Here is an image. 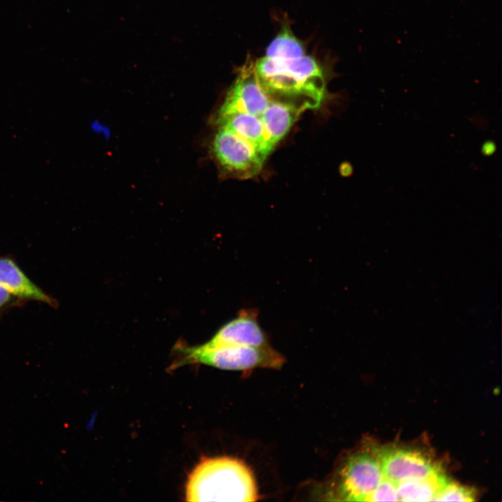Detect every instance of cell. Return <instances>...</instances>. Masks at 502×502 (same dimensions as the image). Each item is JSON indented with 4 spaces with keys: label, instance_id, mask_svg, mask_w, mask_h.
Returning <instances> with one entry per match:
<instances>
[{
    "label": "cell",
    "instance_id": "4fadbf2b",
    "mask_svg": "<svg viewBox=\"0 0 502 502\" xmlns=\"http://www.w3.org/2000/svg\"><path fill=\"white\" fill-rule=\"evenodd\" d=\"M305 55L301 41L289 27L284 26L271 41L266 49V55L277 58H297Z\"/></svg>",
    "mask_w": 502,
    "mask_h": 502
},
{
    "label": "cell",
    "instance_id": "7a4b0ae2",
    "mask_svg": "<svg viewBox=\"0 0 502 502\" xmlns=\"http://www.w3.org/2000/svg\"><path fill=\"white\" fill-rule=\"evenodd\" d=\"M258 497L250 469L241 459L227 456L202 457L185 485L187 501L251 502Z\"/></svg>",
    "mask_w": 502,
    "mask_h": 502
},
{
    "label": "cell",
    "instance_id": "8992f818",
    "mask_svg": "<svg viewBox=\"0 0 502 502\" xmlns=\"http://www.w3.org/2000/svg\"><path fill=\"white\" fill-rule=\"evenodd\" d=\"M383 476L395 483L425 478L441 472L432 459L420 450L399 446L377 448Z\"/></svg>",
    "mask_w": 502,
    "mask_h": 502
},
{
    "label": "cell",
    "instance_id": "8fae6325",
    "mask_svg": "<svg viewBox=\"0 0 502 502\" xmlns=\"http://www.w3.org/2000/svg\"><path fill=\"white\" fill-rule=\"evenodd\" d=\"M303 111L291 105L271 102L259 116L271 146H275L287 135Z\"/></svg>",
    "mask_w": 502,
    "mask_h": 502
},
{
    "label": "cell",
    "instance_id": "3957f363",
    "mask_svg": "<svg viewBox=\"0 0 502 502\" xmlns=\"http://www.w3.org/2000/svg\"><path fill=\"white\" fill-rule=\"evenodd\" d=\"M176 358L168 370L190 364H203L218 369L248 372L257 368L279 370L284 357L271 345L262 347L215 343L208 340L198 346L178 342L174 347Z\"/></svg>",
    "mask_w": 502,
    "mask_h": 502
},
{
    "label": "cell",
    "instance_id": "277c9868",
    "mask_svg": "<svg viewBox=\"0 0 502 502\" xmlns=\"http://www.w3.org/2000/svg\"><path fill=\"white\" fill-rule=\"evenodd\" d=\"M382 478L377 448L363 446L340 464L325 496L330 501H368Z\"/></svg>",
    "mask_w": 502,
    "mask_h": 502
},
{
    "label": "cell",
    "instance_id": "52a82bcc",
    "mask_svg": "<svg viewBox=\"0 0 502 502\" xmlns=\"http://www.w3.org/2000/svg\"><path fill=\"white\" fill-rule=\"evenodd\" d=\"M271 102L258 83L254 64L250 62L241 69L217 112L215 123L235 113L259 116Z\"/></svg>",
    "mask_w": 502,
    "mask_h": 502
},
{
    "label": "cell",
    "instance_id": "30bf717a",
    "mask_svg": "<svg viewBox=\"0 0 502 502\" xmlns=\"http://www.w3.org/2000/svg\"><path fill=\"white\" fill-rule=\"evenodd\" d=\"M254 146L266 158L273 151L263 123L259 116L235 113L216 123Z\"/></svg>",
    "mask_w": 502,
    "mask_h": 502
},
{
    "label": "cell",
    "instance_id": "2e32d148",
    "mask_svg": "<svg viewBox=\"0 0 502 502\" xmlns=\"http://www.w3.org/2000/svg\"><path fill=\"white\" fill-rule=\"evenodd\" d=\"M23 301L0 284V309L16 305Z\"/></svg>",
    "mask_w": 502,
    "mask_h": 502
},
{
    "label": "cell",
    "instance_id": "e0dca14e",
    "mask_svg": "<svg viewBox=\"0 0 502 502\" xmlns=\"http://www.w3.org/2000/svg\"><path fill=\"white\" fill-rule=\"evenodd\" d=\"M480 150L484 156H492L496 151V144L493 140H486L482 143Z\"/></svg>",
    "mask_w": 502,
    "mask_h": 502
},
{
    "label": "cell",
    "instance_id": "7c38bea8",
    "mask_svg": "<svg viewBox=\"0 0 502 502\" xmlns=\"http://www.w3.org/2000/svg\"><path fill=\"white\" fill-rule=\"evenodd\" d=\"M448 479L442 472L432 476L396 483L398 501H435Z\"/></svg>",
    "mask_w": 502,
    "mask_h": 502
},
{
    "label": "cell",
    "instance_id": "5b68a950",
    "mask_svg": "<svg viewBox=\"0 0 502 502\" xmlns=\"http://www.w3.org/2000/svg\"><path fill=\"white\" fill-rule=\"evenodd\" d=\"M212 150L222 169L239 178L256 176L266 159L248 142L222 127L214 136Z\"/></svg>",
    "mask_w": 502,
    "mask_h": 502
},
{
    "label": "cell",
    "instance_id": "6da1fadb",
    "mask_svg": "<svg viewBox=\"0 0 502 502\" xmlns=\"http://www.w3.org/2000/svg\"><path fill=\"white\" fill-rule=\"evenodd\" d=\"M254 70L259 86L271 102L291 105L304 112L317 109L324 100V71L310 56H264L254 64Z\"/></svg>",
    "mask_w": 502,
    "mask_h": 502
},
{
    "label": "cell",
    "instance_id": "9c48e42d",
    "mask_svg": "<svg viewBox=\"0 0 502 502\" xmlns=\"http://www.w3.org/2000/svg\"><path fill=\"white\" fill-rule=\"evenodd\" d=\"M0 284L22 301L56 305V301L34 284L12 259L2 255H0Z\"/></svg>",
    "mask_w": 502,
    "mask_h": 502
},
{
    "label": "cell",
    "instance_id": "ba28073f",
    "mask_svg": "<svg viewBox=\"0 0 502 502\" xmlns=\"http://www.w3.org/2000/svg\"><path fill=\"white\" fill-rule=\"evenodd\" d=\"M258 313L255 308L241 309L237 317L220 328L209 340L254 347L270 345L266 333L259 325Z\"/></svg>",
    "mask_w": 502,
    "mask_h": 502
},
{
    "label": "cell",
    "instance_id": "9a60e30c",
    "mask_svg": "<svg viewBox=\"0 0 502 502\" xmlns=\"http://www.w3.org/2000/svg\"><path fill=\"white\" fill-rule=\"evenodd\" d=\"M398 501L396 483L384 477L371 494L368 501Z\"/></svg>",
    "mask_w": 502,
    "mask_h": 502
},
{
    "label": "cell",
    "instance_id": "5bb4252c",
    "mask_svg": "<svg viewBox=\"0 0 502 502\" xmlns=\"http://www.w3.org/2000/svg\"><path fill=\"white\" fill-rule=\"evenodd\" d=\"M474 494L469 488L447 480L439 494L436 501H473Z\"/></svg>",
    "mask_w": 502,
    "mask_h": 502
}]
</instances>
